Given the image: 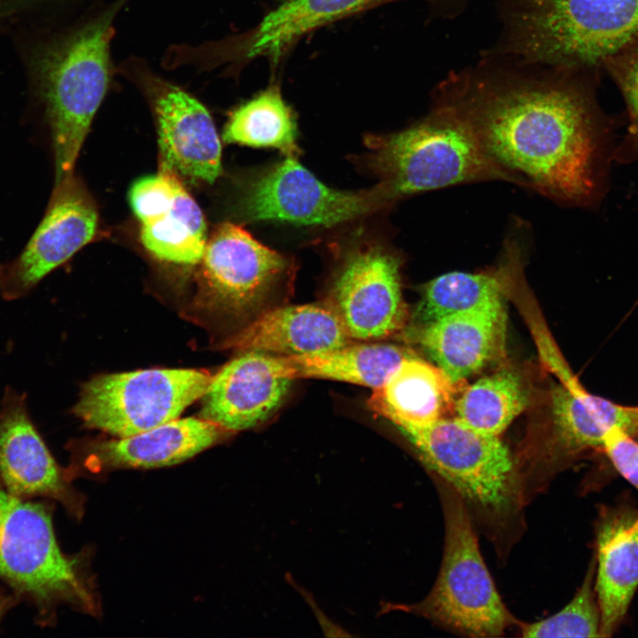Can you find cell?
<instances>
[{"label":"cell","instance_id":"obj_9","mask_svg":"<svg viewBox=\"0 0 638 638\" xmlns=\"http://www.w3.org/2000/svg\"><path fill=\"white\" fill-rule=\"evenodd\" d=\"M392 204L381 184L357 192L337 191L320 182L296 157H287L245 184L237 211L246 221L329 227Z\"/></svg>","mask_w":638,"mask_h":638},{"label":"cell","instance_id":"obj_21","mask_svg":"<svg viewBox=\"0 0 638 638\" xmlns=\"http://www.w3.org/2000/svg\"><path fill=\"white\" fill-rule=\"evenodd\" d=\"M456 385L437 365L412 355L374 389L368 406L400 430L424 427L455 412Z\"/></svg>","mask_w":638,"mask_h":638},{"label":"cell","instance_id":"obj_28","mask_svg":"<svg viewBox=\"0 0 638 638\" xmlns=\"http://www.w3.org/2000/svg\"><path fill=\"white\" fill-rule=\"evenodd\" d=\"M595 562L574 597L551 617L521 626L523 637H601V612L595 590Z\"/></svg>","mask_w":638,"mask_h":638},{"label":"cell","instance_id":"obj_2","mask_svg":"<svg viewBox=\"0 0 638 638\" xmlns=\"http://www.w3.org/2000/svg\"><path fill=\"white\" fill-rule=\"evenodd\" d=\"M401 431L505 555L524 525L526 498L517 463L499 436L478 432L455 416Z\"/></svg>","mask_w":638,"mask_h":638},{"label":"cell","instance_id":"obj_27","mask_svg":"<svg viewBox=\"0 0 638 638\" xmlns=\"http://www.w3.org/2000/svg\"><path fill=\"white\" fill-rule=\"evenodd\" d=\"M375 0H290L268 13L252 37L247 56L277 54L318 26L354 12Z\"/></svg>","mask_w":638,"mask_h":638},{"label":"cell","instance_id":"obj_13","mask_svg":"<svg viewBox=\"0 0 638 638\" xmlns=\"http://www.w3.org/2000/svg\"><path fill=\"white\" fill-rule=\"evenodd\" d=\"M96 205L80 180L71 175L54 185L43 218L22 252L0 265V294L6 300L26 296L53 269L94 237Z\"/></svg>","mask_w":638,"mask_h":638},{"label":"cell","instance_id":"obj_18","mask_svg":"<svg viewBox=\"0 0 638 638\" xmlns=\"http://www.w3.org/2000/svg\"><path fill=\"white\" fill-rule=\"evenodd\" d=\"M595 590L601 634L612 635L623 621L638 587V509L604 506L595 525Z\"/></svg>","mask_w":638,"mask_h":638},{"label":"cell","instance_id":"obj_25","mask_svg":"<svg viewBox=\"0 0 638 638\" xmlns=\"http://www.w3.org/2000/svg\"><path fill=\"white\" fill-rule=\"evenodd\" d=\"M222 138L226 143L278 149L287 157L299 152L296 121L276 87L237 108L229 117Z\"/></svg>","mask_w":638,"mask_h":638},{"label":"cell","instance_id":"obj_14","mask_svg":"<svg viewBox=\"0 0 638 638\" xmlns=\"http://www.w3.org/2000/svg\"><path fill=\"white\" fill-rule=\"evenodd\" d=\"M0 480L22 499L59 502L78 517L81 497L34 424L24 393L7 387L0 404Z\"/></svg>","mask_w":638,"mask_h":638},{"label":"cell","instance_id":"obj_17","mask_svg":"<svg viewBox=\"0 0 638 638\" xmlns=\"http://www.w3.org/2000/svg\"><path fill=\"white\" fill-rule=\"evenodd\" d=\"M551 408L553 440L537 491L576 458L603 449V437L611 427L638 436V406L621 405L594 395L574 377L554 388Z\"/></svg>","mask_w":638,"mask_h":638},{"label":"cell","instance_id":"obj_11","mask_svg":"<svg viewBox=\"0 0 638 638\" xmlns=\"http://www.w3.org/2000/svg\"><path fill=\"white\" fill-rule=\"evenodd\" d=\"M199 263L201 300L209 308L230 315L259 309L290 266L282 254L230 222L214 228Z\"/></svg>","mask_w":638,"mask_h":638},{"label":"cell","instance_id":"obj_26","mask_svg":"<svg viewBox=\"0 0 638 638\" xmlns=\"http://www.w3.org/2000/svg\"><path fill=\"white\" fill-rule=\"evenodd\" d=\"M527 404L519 377L502 370L469 385L455 400V417L471 429L499 436Z\"/></svg>","mask_w":638,"mask_h":638},{"label":"cell","instance_id":"obj_23","mask_svg":"<svg viewBox=\"0 0 638 638\" xmlns=\"http://www.w3.org/2000/svg\"><path fill=\"white\" fill-rule=\"evenodd\" d=\"M414 355L385 343L353 342L334 349L300 355H279L285 375L343 381L381 387L403 360Z\"/></svg>","mask_w":638,"mask_h":638},{"label":"cell","instance_id":"obj_7","mask_svg":"<svg viewBox=\"0 0 638 638\" xmlns=\"http://www.w3.org/2000/svg\"><path fill=\"white\" fill-rule=\"evenodd\" d=\"M638 36V0H523L515 49L565 69L602 66Z\"/></svg>","mask_w":638,"mask_h":638},{"label":"cell","instance_id":"obj_3","mask_svg":"<svg viewBox=\"0 0 638 638\" xmlns=\"http://www.w3.org/2000/svg\"><path fill=\"white\" fill-rule=\"evenodd\" d=\"M52 510L45 501L11 494L0 480V581L32 607L43 627L53 624L61 605L86 612L95 607L80 557L58 543Z\"/></svg>","mask_w":638,"mask_h":638},{"label":"cell","instance_id":"obj_19","mask_svg":"<svg viewBox=\"0 0 638 638\" xmlns=\"http://www.w3.org/2000/svg\"><path fill=\"white\" fill-rule=\"evenodd\" d=\"M503 301L422 324L416 338L455 384L478 372L503 348Z\"/></svg>","mask_w":638,"mask_h":638},{"label":"cell","instance_id":"obj_30","mask_svg":"<svg viewBox=\"0 0 638 638\" xmlns=\"http://www.w3.org/2000/svg\"><path fill=\"white\" fill-rule=\"evenodd\" d=\"M603 449L615 469L638 490V442L619 427L603 437Z\"/></svg>","mask_w":638,"mask_h":638},{"label":"cell","instance_id":"obj_16","mask_svg":"<svg viewBox=\"0 0 638 638\" xmlns=\"http://www.w3.org/2000/svg\"><path fill=\"white\" fill-rule=\"evenodd\" d=\"M292 381L279 355L245 351L212 377L199 417L230 432L257 426L282 405Z\"/></svg>","mask_w":638,"mask_h":638},{"label":"cell","instance_id":"obj_31","mask_svg":"<svg viewBox=\"0 0 638 638\" xmlns=\"http://www.w3.org/2000/svg\"><path fill=\"white\" fill-rule=\"evenodd\" d=\"M19 603L18 598L11 592H0V626L6 615Z\"/></svg>","mask_w":638,"mask_h":638},{"label":"cell","instance_id":"obj_5","mask_svg":"<svg viewBox=\"0 0 638 638\" xmlns=\"http://www.w3.org/2000/svg\"><path fill=\"white\" fill-rule=\"evenodd\" d=\"M113 12H105L55 45L41 64L55 165V184L74 174L91 121L109 88Z\"/></svg>","mask_w":638,"mask_h":638},{"label":"cell","instance_id":"obj_15","mask_svg":"<svg viewBox=\"0 0 638 638\" xmlns=\"http://www.w3.org/2000/svg\"><path fill=\"white\" fill-rule=\"evenodd\" d=\"M130 206L141 222V241L157 259L198 264L207 237L203 214L180 178L161 170L137 179L128 191Z\"/></svg>","mask_w":638,"mask_h":638},{"label":"cell","instance_id":"obj_4","mask_svg":"<svg viewBox=\"0 0 638 638\" xmlns=\"http://www.w3.org/2000/svg\"><path fill=\"white\" fill-rule=\"evenodd\" d=\"M369 165L393 202L455 185L515 179L481 149L464 124L437 105L416 124L395 133L369 136Z\"/></svg>","mask_w":638,"mask_h":638},{"label":"cell","instance_id":"obj_6","mask_svg":"<svg viewBox=\"0 0 638 638\" xmlns=\"http://www.w3.org/2000/svg\"><path fill=\"white\" fill-rule=\"evenodd\" d=\"M433 478L444 516L443 559L431 592L402 609L466 636H502L515 619L484 562L472 518L458 494L437 475Z\"/></svg>","mask_w":638,"mask_h":638},{"label":"cell","instance_id":"obj_22","mask_svg":"<svg viewBox=\"0 0 638 638\" xmlns=\"http://www.w3.org/2000/svg\"><path fill=\"white\" fill-rule=\"evenodd\" d=\"M224 429L201 418L174 419L145 432L97 446L107 468H159L184 462L214 445Z\"/></svg>","mask_w":638,"mask_h":638},{"label":"cell","instance_id":"obj_29","mask_svg":"<svg viewBox=\"0 0 638 638\" xmlns=\"http://www.w3.org/2000/svg\"><path fill=\"white\" fill-rule=\"evenodd\" d=\"M619 89L628 113V127L613 159L622 163L638 160V36L607 58L602 66Z\"/></svg>","mask_w":638,"mask_h":638},{"label":"cell","instance_id":"obj_10","mask_svg":"<svg viewBox=\"0 0 638 638\" xmlns=\"http://www.w3.org/2000/svg\"><path fill=\"white\" fill-rule=\"evenodd\" d=\"M401 262L395 252L377 243L357 244L344 254L326 302L352 340L384 339L403 326Z\"/></svg>","mask_w":638,"mask_h":638},{"label":"cell","instance_id":"obj_8","mask_svg":"<svg viewBox=\"0 0 638 638\" xmlns=\"http://www.w3.org/2000/svg\"><path fill=\"white\" fill-rule=\"evenodd\" d=\"M211 379L188 369L102 375L83 385L74 413L90 428L129 437L178 418L204 395Z\"/></svg>","mask_w":638,"mask_h":638},{"label":"cell","instance_id":"obj_24","mask_svg":"<svg viewBox=\"0 0 638 638\" xmlns=\"http://www.w3.org/2000/svg\"><path fill=\"white\" fill-rule=\"evenodd\" d=\"M517 233L510 234L502 245L504 264L495 271L469 273L448 272L440 275L423 289L417 309L419 321L424 324L443 317L502 301L507 271L510 266Z\"/></svg>","mask_w":638,"mask_h":638},{"label":"cell","instance_id":"obj_1","mask_svg":"<svg viewBox=\"0 0 638 638\" xmlns=\"http://www.w3.org/2000/svg\"><path fill=\"white\" fill-rule=\"evenodd\" d=\"M469 129L517 185L589 207L605 191L611 127L587 88L566 81L478 83L438 103Z\"/></svg>","mask_w":638,"mask_h":638},{"label":"cell","instance_id":"obj_20","mask_svg":"<svg viewBox=\"0 0 638 638\" xmlns=\"http://www.w3.org/2000/svg\"><path fill=\"white\" fill-rule=\"evenodd\" d=\"M351 342L339 316L325 301L262 312L230 338L227 346L244 352L290 356L327 351Z\"/></svg>","mask_w":638,"mask_h":638},{"label":"cell","instance_id":"obj_12","mask_svg":"<svg viewBox=\"0 0 638 638\" xmlns=\"http://www.w3.org/2000/svg\"><path fill=\"white\" fill-rule=\"evenodd\" d=\"M155 113L162 170L213 183L222 172L221 142L213 119L197 98L145 67L129 65Z\"/></svg>","mask_w":638,"mask_h":638}]
</instances>
